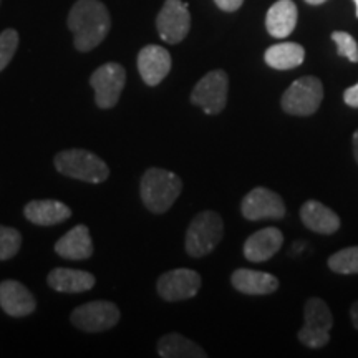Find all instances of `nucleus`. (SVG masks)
<instances>
[{"label": "nucleus", "instance_id": "obj_22", "mask_svg": "<svg viewBox=\"0 0 358 358\" xmlns=\"http://www.w3.org/2000/svg\"><path fill=\"white\" fill-rule=\"evenodd\" d=\"M303 58H306V50L299 43L285 42L272 45L267 48L264 60L268 66L275 70H290L295 66L302 65Z\"/></svg>", "mask_w": 358, "mask_h": 358}, {"label": "nucleus", "instance_id": "obj_17", "mask_svg": "<svg viewBox=\"0 0 358 358\" xmlns=\"http://www.w3.org/2000/svg\"><path fill=\"white\" fill-rule=\"evenodd\" d=\"M25 217L37 226H55L70 219L71 209L55 199H35L25 204Z\"/></svg>", "mask_w": 358, "mask_h": 358}, {"label": "nucleus", "instance_id": "obj_19", "mask_svg": "<svg viewBox=\"0 0 358 358\" xmlns=\"http://www.w3.org/2000/svg\"><path fill=\"white\" fill-rule=\"evenodd\" d=\"M231 282L236 290L248 295H267L279 289V280L274 275L250 268H237Z\"/></svg>", "mask_w": 358, "mask_h": 358}, {"label": "nucleus", "instance_id": "obj_6", "mask_svg": "<svg viewBox=\"0 0 358 358\" xmlns=\"http://www.w3.org/2000/svg\"><path fill=\"white\" fill-rule=\"evenodd\" d=\"M303 319L306 324L299 332V340L310 348L325 347L330 340V330L334 325V317L329 306L319 297L308 299L303 307Z\"/></svg>", "mask_w": 358, "mask_h": 358}, {"label": "nucleus", "instance_id": "obj_33", "mask_svg": "<svg viewBox=\"0 0 358 358\" xmlns=\"http://www.w3.org/2000/svg\"><path fill=\"white\" fill-rule=\"evenodd\" d=\"M355 2V7H357V17H358V0H353Z\"/></svg>", "mask_w": 358, "mask_h": 358}, {"label": "nucleus", "instance_id": "obj_21", "mask_svg": "<svg viewBox=\"0 0 358 358\" xmlns=\"http://www.w3.org/2000/svg\"><path fill=\"white\" fill-rule=\"evenodd\" d=\"M301 219L308 229L319 234H334L340 227V217L319 201H307L301 209Z\"/></svg>", "mask_w": 358, "mask_h": 358}, {"label": "nucleus", "instance_id": "obj_32", "mask_svg": "<svg viewBox=\"0 0 358 358\" xmlns=\"http://www.w3.org/2000/svg\"><path fill=\"white\" fill-rule=\"evenodd\" d=\"M307 3H310V6H320V3L327 2V0H306Z\"/></svg>", "mask_w": 358, "mask_h": 358}, {"label": "nucleus", "instance_id": "obj_26", "mask_svg": "<svg viewBox=\"0 0 358 358\" xmlns=\"http://www.w3.org/2000/svg\"><path fill=\"white\" fill-rule=\"evenodd\" d=\"M17 47H19V34H17V30H3L0 34V71L10 64L12 57L17 52Z\"/></svg>", "mask_w": 358, "mask_h": 358}, {"label": "nucleus", "instance_id": "obj_27", "mask_svg": "<svg viewBox=\"0 0 358 358\" xmlns=\"http://www.w3.org/2000/svg\"><path fill=\"white\" fill-rule=\"evenodd\" d=\"M332 40L337 43V52L340 57H345L347 60L357 64L358 62V45L357 40L347 32H334Z\"/></svg>", "mask_w": 358, "mask_h": 358}, {"label": "nucleus", "instance_id": "obj_5", "mask_svg": "<svg viewBox=\"0 0 358 358\" xmlns=\"http://www.w3.org/2000/svg\"><path fill=\"white\" fill-rule=\"evenodd\" d=\"M324 100V87L315 77H302L290 85L282 95V110L295 116H310Z\"/></svg>", "mask_w": 358, "mask_h": 358}, {"label": "nucleus", "instance_id": "obj_16", "mask_svg": "<svg viewBox=\"0 0 358 358\" xmlns=\"http://www.w3.org/2000/svg\"><path fill=\"white\" fill-rule=\"evenodd\" d=\"M55 252L70 261H85V259L92 257L93 243L88 227L85 224H78L73 229H70L57 241Z\"/></svg>", "mask_w": 358, "mask_h": 358}, {"label": "nucleus", "instance_id": "obj_15", "mask_svg": "<svg viewBox=\"0 0 358 358\" xmlns=\"http://www.w3.org/2000/svg\"><path fill=\"white\" fill-rule=\"evenodd\" d=\"M284 244V236L277 227H266L254 232L252 236L245 241L244 256L250 262H264L268 261Z\"/></svg>", "mask_w": 358, "mask_h": 358}, {"label": "nucleus", "instance_id": "obj_2", "mask_svg": "<svg viewBox=\"0 0 358 358\" xmlns=\"http://www.w3.org/2000/svg\"><path fill=\"white\" fill-rule=\"evenodd\" d=\"M182 191V181L178 174L168 169L150 168L143 174L140 194L148 211L155 214L166 213L179 198Z\"/></svg>", "mask_w": 358, "mask_h": 358}, {"label": "nucleus", "instance_id": "obj_29", "mask_svg": "<svg viewBox=\"0 0 358 358\" xmlns=\"http://www.w3.org/2000/svg\"><path fill=\"white\" fill-rule=\"evenodd\" d=\"M214 2L224 12H236L237 8L243 6L244 0H214Z\"/></svg>", "mask_w": 358, "mask_h": 358}, {"label": "nucleus", "instance_id": "obj_4", "mask_svg": "<svg viewBox=\"0 0 358 358\" xmlns=\"http://www.w3.org/2000/svg\"><path fill=\"white\" fill-rule=\"evenodd\" d=\"M224 236L222 217L214 211L199 213L186 232V252L191 257H204L216 249Z\"/></svg>", "mask_w": 358, "mask_h": 358}, {"label": "nucleus", "instance_id": "obj_24", "mask_svg": "<svg viewBox=\"0 0 358 358\" xmlns=\"http://www.w3.org/2000/svg\"><path fill=\"white\" fill-rule=\"evenodd\" d=\"M329 267L337 274H358V245L342 249L330 256Z\"/></svg>", "mask_w": 358, "mask_h": 358}, {"label": "nucleus", "instance_id": "obj_30", "mask_svg": "<svg viewBox=\"0 0 358 358\" xmlns=\"http://www.w3.org/2000/svg\"><path fill=\"white\" fill-rule=\"evenodd\" d=\"M350 317H352V322H353V327L358 330V302H355L350 308Z\"/></svg>", "mask_w": 358, "mask_h": 358}, {"label": "nucleus", "instance_id": "obj_23", "mask_svg": "<svg viewBox=\"0 0 358 358\" xmlns=\"http://www.w3.org/2000/svg\"><path fill=\"white\" fill-rule=\"evenodd\" d=\"M158 353L163 358H206V353L198 343L179 334H168L158 342Z\"/></svg>", "mask_w": 358, "mask_h": 358}, {"label": "nucleus", "instance_id": "obj_11", "mask_svg": "<svg viewBox=\"0 0 358 358\" xmlns=\"http://www.w3.org/2000/svg\"><path fill=\"white\" fill-rule=\"evenodd\" d=\"M156 289L161 299L168 302L187 301L199 292L201 275L191 268H174L159 277Z\"/></svg>", "mask_w": 358, "mask_h": 358}, {"label": "nucleus", "instance_id": "obj_7", "mask_svg": "<svg viewBox=\"0 0 358 358\" xmlns=\"http://www.w3.org/2000/svg\"><path fill=\"white\" fill-rule=\"evenodd\" d=\"M229 78L224 70H213L196 83L191 93L192 105L203 108L206 115H217L226 108Z\"/></svg>", "mask_w": 358, "mask_h": 358}, {"label": "nucleus", "instance_id": "obj_1", "mask_svg": "<svg viewBox=\"0 0 358 358\" xmlns=\"http://www.w3.org/2000/svg\"><path fill=\"white\" fill-rule=\"evenodd\" d=\"M110 27L108 8L100 0H77L69 13V29L78 52H90L98 47L108 35Z\"/></svg>", "mask_w": 358, "mask_h": 358}, {"label": "nucleus", "instance_id": "obj_10", "mask_svg": "<svg viewBox=\"0 0 358 358\" xmlns=\"http://www.w3.org/2000/svg\"><path fill=\"white\" fill-rule=\"evenodd\" d=\"M159 37L166 43H179L186 38L191 29V15L187 3L181 0H166L156 17Z\"/></svg>", "mask_w": 358, "mask_h": 358}, {"label": "nucleus", "instance_id": "obj_18", "mask_svg": "<svg viewBox=\"0 0 358 358\" xmlns=\"http://www.w3.org/2000/svg\"><path fill=\"white\" fill-rule=\"evenodd\" d=\"M47 282L53 290L64 294H80L95 287V277L90 272L66 267L53 268L47 277Z\"/></svg>", "mask_w": 358, "mask_h": 358}, {"label": "nucleus", "instance_id": "obj_12", "mask_svg": "<svg viewBox=\"0 0 358 358\" xmlns=\"http://www.w3.org/2000/svg\"><path fill=\"white\" fill-rule=\"evenodd\" d=\"M241 211L249 221L282 219L285 216V204L277 192L267 187H256L244 196Z\"/></svg>", "mask_w": 358, "mask_h": 358}, {"label": "nucleus", "instance_id": "obj_9", "mask_svg": "<svg viewBox=\"0 0 358 358\" xmlns=\"http://www.w3.org/2000/svg\"><path fill=\"white\" fill-rule=\"evenodd\" d=\"M71 324L83 332L98 334L113 329L120 320V308L113 302L93 301L71 312Z\"/></svg>", "mask_w": 358, "mask_h": 358}, {"label": "nucleus", "instance_id": "obj_8", "mask_svg": "<svg viewBox=\"0 0 358 358\" xmlns=\"http://www.w3.org/2000/svg\"><path fill=\"white\" fill-rule=\"evenodd\" d=\"M127 83V70L120 64L110 62L93 71L90 85L95 90V101L98 108L110 110L118 103Z\"/></svg>", "mask_w": 358, "mask_h": 358}, {"label": "nucleus", "instance_id": "obj_28", "mask_svg": "<svg viewBox=\"0 0 358 358\" xmlns=\"http://www.w3.org/2000/svg\"><path fill=\"white\" fill-rule=\"evenodd\" d=\"M343 100H345L347 105L352 106V108H358V83L345 90V93H343Z\"/></svg>", "mask_w": 358, "mask_h": 358}, {"label": "nucleus", "instance_id": "obj_31", "mask_svg": "<svg viewBox=\"0 0 358 358\" xmlns=\"http://www.w3.org/2000/svg\"><path fill=\"white\" fill-rule=\"evenodd\" d=\"M353 156H355V161L358 163V129L353 133Z\"/></svg>", "mask_w": 358, "mask_h": 358}, {"label": "nucleus", "instance_id": "obj_25", "mask_svg": "<svg viewBox=\"0 0 358 358\" xmlns=\"http://www.w3.org/2000/svg\"><path fill=\"white\" fill-rule=\"evenodd\" d=\"M22 234L13 227L0 226V261L12 259L20 250Z\"/></svg>", "mask_w": 358, "mask_h": 358}, {"label": "nucleus", "instance_id": "obj_14", "mask_svg": "<svg viewBox=\"0 0 358 358\" xmlns=\"http://www.w3.org/2000/svg\"><path fill=\"white\" fill-rule=\"evenodd\" d=\"M0 307L10 317H27L35 312L37 301L24 284L10 279L0 282Z\"/></svg>", "mask_w": 358, "mask_h": 358}, {"label": "nucleus", "instance_id": "obj_20", "mask_svg": "<svg viewBox=\"0 0 358 358\" xmlns=\"http://www.w3.org/2000/svg\"><path fill=\"white\" fill-rule=\"evenodd\" d=\"M297 7L292 0H279L267 12V32L275 38L289 37L297 25Z\"/></svg>", "mask_w": 358, "mask_h": 358}, {"label": "nucleus", "instance_id": "obj_13", "mask_svg": "<svg viewBox=\"0 0 358 358\" xmlns=\"http://www.w3.org/2000/svg\"><path fill=\"white\" fill-rule=\"evenodd\" d=\"M173 60L166 48L158 45H146L138 53V71L148 87H156L168 77Z\"/></svg>", "mask_w": 358, "mask_h": 358}, {"label": "nucleus", "instance_id": "obj_3", "mask_svg": "<svg viewBox=\"0 0 358 358\" xmlns=\"http://www.w3.org/2000/svg\"><path fill=\"white\" fill-rule=\"evenodd\" d=\"M53 163H55L57 171L64 176L92 182V185L106 181L110 176V169L100 156L90 153L87 150H78V148L60 151Z\"/></svg>", "mask_w": 358, "mask_h": 358}]
</instances>
